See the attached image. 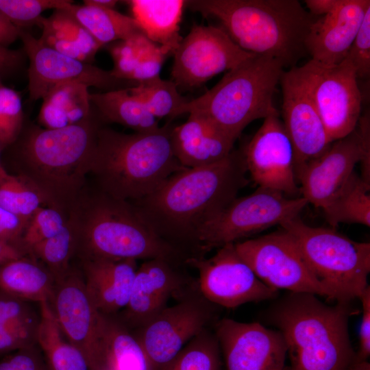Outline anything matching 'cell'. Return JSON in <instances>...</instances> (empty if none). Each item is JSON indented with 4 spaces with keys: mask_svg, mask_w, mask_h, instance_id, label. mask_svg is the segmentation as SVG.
<instances>
[{
    "mask_svg": "<svg viewBox=\"0 0 370 370\" xmlns=\"http://www.w3.org/2000/svg\"><path fill=\"white\" fill-rule=\"evenodd\" d=\"M154 44L143 33L112 43L108 50L114 63L112 74L117 78L131 81L130 77L140 59Z\"/></svg>",
    "mask_w": 370,
    "mask_h": 370,
    "instance_id": "cell-38",
    "label": "cell"
},
{
    "mask_svg": "<svg viewBox=\"0 0 370 370\" xmlns=\"http://www.w3.org/2000/svg\"><path fill=\"white\" fill-rule=\"evenodd\" d=\"M86 3L92 4L101 8L114 9L118 1L115 0H86L84 1Z\"/></svg>",
    "mask_w": 370,
    "mask_h": 370,
    "instance_id": "cell-54",
    "label": "cell"
},
{
    "mask_svg": "<svg viewBox=\"0 0 370 370\" xmlns=\"http://www.w3.org/2000/svg\"><path fill=\"white\" fill-rule=\"evenodd\" d=\"M221 350L212 328L198 334L160 370H221Z\"/></svg>",
    "mask_w": 370,
    "mask_h": 370,
    "instance_id": "cell-34",
    "label": "cell"
},
{
    "mask_svg": "<svg viewBox=\"0 0 370 370\" xmlns=\"http://www.w3.org/2000/svg\"><path fill=\"white\" fill-rule=\"evenodd\" d=\"M301 67L330 140L349 134L361 116L362 99L353 66L345 59L335 65L310 60Z\"/></svg>",
    "mask_w": 370,
    "mask_h": 370,
    "instance_id": "cell-13",
    "label": "cell"
},
{
    "mask_svg": "<svg viewBox=\"0 0 370 370\" xmlns=\"http://www.w3.org/2000/svg\"><path fill=\"white\" fill-rule=\"evenodd\" d=\"M80 264L85 286L99 311L114 314L123 310L138 267L137 260H92Z\"/></svg>",
    "mask_w": 370,
    "mask_h": 370,
    "instance_id": "cell-23",
    "label": "cell"
},
{
    "mask_svg": "<svg viewBox=\"0 0 370 370\" xmlns=\"http://www.w3.org/2000/svg\"><path fill=\"white\" fill-rule=\"evenodd\" d=\"M42 32L39 40L48 47L72 58L90 63L103 47L67 10H56L39 24Z\"/></svg>",
    "mask_w": 370,
    "mask_h": 370,
    "instance_id": "cell-27",
    "label": "cell"
},
{
    "mask_svg": "<svg viewBox=\"0 0 370 370\" xmlns=\"http://www.w3.org/2000/svg\"><path fill=\"white\" fill-rule=\"evenodd\" d=\"M369 114L361 116L356 129L333 141L319 157L306 164L296 175L301 195L308 204L323 208L361 165V177L370 183Z\"/></svg>",
    "mask_w": 370,
    "mask_h": 370,
    "instance_id": "cell-12",
    "label": "cell"
},
{
    "mask_svg": "<svg viewBox=\"0 0 370 370\" xmlns=\"http://www.w3.org/2000/svg\"><path fill=\"white\" fill-rule=\"evenodd\" d=\"M40 305L37 345L49 370H90L82 352L64 335L47 301Z\"/></svg>",
    "mask_w": 370,
    "mask_h": 370,
    "instance_id": "cell-30",
    "label": "cell"
},
{
    "mask_svg": "<svg viewBox=\"0 0 370 370\" xmlns=\"http://www.w3.org/2000/svg\"><path fill=\"white\" fill-rule=\"evenodd\" d=\"M171 140L175 157L186 168L223 160L234 149L235 143L210 121L192 113L186 121L173 126Z\"/></svg>",
    "mask_w": 370,
    "mask_h": 370,
    "instance_id": "cell-24",
    "label": "cell"
},
{
    "mask_svg": "<svg viewBox=\"0 0 370 370\" xmlns=\"http://www.w3.org/2000/svg\"><path fill=\"white\" fill-rule=\"evenodd\" d=\"M242 150L247 172L258 187L288 197L301 194L296 182L293 145L280 114L264 119Z\"/></svg>",
    "mask_w": 370,
    "mask_h": 370,
    "instance_id": "cell-21",
    "label": "cell"
},
{
    "mask_svg": "<svg viewBox=\"0 0 370 370\" xmlns=\"http://www.w3.org/2000/svg\"><path fill=\"white\" fill-rule=\"evenodd\" d=\"M171 81L180 88L202 86L254 55L236 45L220 27L194 25L173 52Z\"/></svg>",
    "mask_w": 370,
    "mask_h": 370,
    "instance_id": "cell-15",
    "label": "cell"
},
{
    "mask_svg": "<svg viewBox=\"0 0 370 370\" xmlns=\"http://www.w3.org/2000/svg\"><path fill=\"white\" fill-rule=\"evenodd\" d=\"M75 236L67 222L58 234L32 246L28 256L40 260L56 282L71 269V261L75 256Z\"/></svg>",
    "mask_w": 370,
    "mask_h": 370,
    "instance_id": "cell-36",
    "label": "cell"
},
{
    "mask_svg": "<svg viewBox=\"0 0 370 370\" xmlns=\"http://www.w3.org/2000/svg\"><path fill=\"white\" fill-rule=\"evenodd\" d=\"M186 265L198 273L202 295L214 304L235 308L249 302L272 299L278 291L264 284L238 254L234 243L218 248L210 258H189Z\"/></svg>",
    "mask_w": 370,
    "mask_h": 370,
    "instance_id": "cell-14",
    "label": "cell"
},
{
    "mask_svg": "<svg viewBox=\"0 0 370 370\" xmlns=\"http://www.w3.org/2000/svg\"><path fill=\"white\" fill-rule=\"evenodd\" d=\"M25 256L26 254L18 248L0 241V266Z\"/></svg>",
    "mask_w": 370,
    "mask_h": 370,
    "instance_id": "cell-50",
    "label": "cell"
},
{
    "mask_svg": "<svg viewBox=\"0 0 370 370\" xmlns=\"http://www.w3.org/2000/svg\"><path fill=\"white\" fill-rule=\"evenodd\" d=\"M35 314L29 301L0 290V329Z\"/></svg>",
    "mask_w": 370,
    "mask_h": 370,
    "instance_id": "cell-45",
    "label": "cell"
},
{
    "mask_svg": "<svg viewBox=\"0 0 370 370\" xmlns=\"http://www.w3.org/2000/svg\"><path fill=\"white\" fill-rule=\"evenodd\" d=\"M369 0H343L332 12L317 18L306 40L312 60L325 65L341 63L360 29Z\"/></svg>",
    "mask_w": 370,
    "mask_h": 370,
    "instance_id": "cell-22",
    "label": "cell"
},
{
    "mask_svg": "<svg viewBox=\"0 0 370 370\" xmlns=\"http://www.w3.org/2000/svg\"><path fill=\"white\" fill-rule=\"evenodd\" d=\"M185 264L165 258L145 260L138 267L129 301L118 315L132 330L138 329L167 306L182 298L197 284Z\"/></svg>",
    "mask_w": 370,
    "mask_h": 370,
    "instance_id": "cell-18",
    "label": "cell"
},
{
    "mask_svg": "<svg viewBox=\"0 0 370 370\" xmlns=\"http://www.w3.org/2000/svg\"><path fill=\"white\" fill-rule=\"evenodd\" d=\"M234 245L258 278L270 288L312 293L335 301L334 295L314 276L294 238L285 230Z\"/></svg>",
    "mask_w": 370,
    "mask_h": 370,
    "instance_id": "cell-11",
    "label": "cell"
},
{
    "mask_svg": "<svg viewBox=\"0 0 370 370\" xmlns=\"http://www.w3.org/2000/svg\"><path fill=\"white\" fill-rule=\"evenodd\" d=\"M0 29L12 34L19 36V28L16 27L9 19L8 18L0 11Z\"/></svg>",
    "mask_w": 370,
    "mask_h": 370,
    "instance_id": "cell-52",
    "label": "cell"
},
{
    "mask_svg": "<svg viewBox=\"0 0 370 370\" xmlns=\"http://www.w3.org/2000/svg\"><path fill=\"white\" fill-rule=\"evenodd\" d=\"M18 37L29 60L28 88L31 101L42 99L53 87L65 82L82 83L107 91L138 84L116 77L111 71L62 54L22 28H19Z\"/></svg>",
    "mask_w": 370,
    "mask_h": 370,
    "instance_id": "cell-16",
    "label": "cell"
},
{
    "mask_svg": "<svg viewBox=\"0 0 370 370\" xmlns=\"http://www.w3.org/2000/svg\"><path fill=\"white\" fill-rule=\"evenodd\" d=\"M362 305V320L359 331V349L355 362L367 360L370 355V286L365 288L358 298Z\"/></svg>",
    "mask_w": 370,
    "mask_h": 370,
    "instance_id": "cell-48",
    "label": "cell"
},
{
    "mask_svg": "<svg viewBox=\"0 0 370 370\" xmlns=\"http://www.w3.org/2000/svg\"><path fill=\"white\" fill-rule=\"evenodd\" d=\"M67 222L79 262L165 258L186 264L188 257L162 239L130 202L88 183L72 204Z\"/></svg>",
    "mask_w": 370,
    "mask_h": 370,
    "instance_id": "cell-2",
    "label": "cell"
},
{
    "mask_svg": "<svg viewBox=\"0 0 370 370\" xmlns=\"http://www.w3.org/2000/svg\"><path fill=\"white\" fill-rule=\"evenodd\" d=\"M212 330L226 370H283L287 347L279 330L228 318L219 319Z\"/></svg>",
    "mask_w": 370,
    "mask_h": 370,
    "instance_id": "cell-20",
    "label": "cell"
},
{
    "mask_svg": "<svg viewBox=\"0 0 370 370\" xmlns=\"http://www.w3.org/2000/svg\"><path fill=\"white\" fill-rule=\"evenodd\" d=\"M349 370H370V364L367 360L354 362Z\"/></svg>",
    "mask_w": 370,
    "mask_h": 370,
    "instance_id": "cell-55",
    "label": "cell"
},
{
    "mask_svg": "<svg viewBox=\"0 0 370 370\" xmlns=\"http://www.w3.org/2000/svg\"><path fill=\"white\" fill-rule=\"evenodd\" d=\"M352 302L328 305L317 295L289 292L267 312L283 335L291 370H349L355 361L348 320Z\"/></svg>",
    "mask_w": 370,
    "mask_h": 370,
    "instance_id": "cell-4",
    "label": "cell"
},
{
    "mask_svg": "<svg viewBox=\"0 0 370 370\" xmlns=\"http://www.w3.org/2000/svg\"><path fill=\"white\" fill-rule=\"evenodd\" d=\"M67 10L102 46L143 33L133 17L114 9L84 3H73Z\"/></svg>",
    "mask_w": 370,
    "mask_h": 370,
    "instance_id": "cell-32",
    "label": "cell"
},
{
    "mask_svg": "<svg viewBox=\"0 0 370 370\" xmlns=\"http://www.w3.org/2000/svg\"><path fill=\"white\" fill-rule=\"evenodd\" d=\"M28 222L0 206V241L23 251L21 240Z\"/></svg>",
    "mask_w": 370,
    "mask_h": 370,
    "instance_id": "cell-47",
    "label": "cell"
},
{
    "mask_svg": "<svg viewBox=\"0 0 370 370\" xmlns=\"http://www.w3.org/2000/svg\"><path fill=\"white\" fill-rule=\"evenodd\" d=\"M138 27L151 42L160 46L166 55L173 53L182 37L180 23L186 1H127Z\"/></svg>",
    "mask_w": 370,
    "mask_h": 370,
    "instance_id": "cell-25",
    "label": "cell"
},
{
    "mask_svg": "<svg viewBox=\"0 0 370 370\" xmlns=\"http://www.w3.org/2000/svg\"><path fill=\"white\" fill-rule=\"evenodd\" d=\"M89 98L106 122L122 125L135 132H147L160 127L158 119L148 112L130 88L90 94Z\"/></svg>",
    "mask_w": 370,
    "mask_h": 370,
    "instance_id": "cell-31",
    "label": "cell"
},
{
    "mask_svg": "<svg viewBox=\"0 0 370 370\" xmlns=\"http://www.w3.org/2000/svg\"><path fill=\"white\" fill-rule=\"evenodd\" d=\"M19 58L16 51L0 45V71L15 66L18 62Z\"/></svg>",
    "mask_w": 370,
    "mask_h": 370,
    "instance_id": "cell-51",
    "label": "cell"
},
{
    "mask_svg": "<svg viewBox=\"0 0 370 370\" xmlns=\"http://www.w3.org/2000/svg\"><path fill=\"white\" fill-rule=\"evenodd\" d=\"M247 172L243 150L233 149L219 162L175 173L153 193L130 203L164 241L188 258L204 257L201 230L247 185Z\"/></svg>",
    "mask_w": 370,
    "mask_h": 370,
    "instance_id": "cell-1",
    "label": "cell"
},
{
    "mask_svg": "<svg viewBox=\"0 0 370 370\" xmlns=\"http://www.w3.org/2000/svg\"><path fill=\"white\" fill-rule=\"evenodd\" d=\"M18 36L13 35L0 29V45L7 47L8 45L14 42Z\"/></svg>",
    "mask_w": 370,
    "mask_h": 370,
    "instance_id": "cell-53",
    "label": "cell"
},
{
    "mask_svg": "<svg viewBox=\"0 0 370 370\" xmlns=\"http://www.w3.org/2000/svg\"><path fill=\"white\" fill-rule=\"evenodd\" d=\"M221 308L202 295L197 283L175 304L132 330L143 348L148 370H160L193 338L212 328L220 319Z\"/></svg>",
    "mask_w": 370,
    "mask_h": 370,
    "instance_id": "cell-10",
    "label": "cell"
},
{
    "mask_svg": "<svg viewBox=\"0 0 370 370\" xmlns=\"http://www.w3.org/2000/svg\"><path fill=\"white\" fill-rule=\"evenodd\" d=\"M0 370H49L38 345L5 355Z\"/></svg>",
    "mask_w": 370,
    "mask_h": 370,
    "instance_id": "cell-44",
    "label": "cell"
},
{
    "mask_svg": "<svg viewBox=\"0 0 370 370\" xmlns=\"http://www.w3.org/2000/svg\"><path fill=\"white\" fill-rule=\"evenodd\" d=\"M280 226L294 238L308 267L336 302L360 297L369 286V243L355 241L334 229L310 226L299 216Z\"/></svg>",
    "mask_w": 370,
    "mask_h": 370,
    "instance_id": "cell-8",
    "label": "cell"
},
{
    "mask_svg": "<svg viewBox=\"0 0 370 370\" xmlns=\"http://www.w3.org/2000/svg\"><path fill=\"white\" fill-rule=\"evenodd\" d=\"M1 82H0V86H1Z\"/></svg>",
    "mask_w": 370,
    "mask_h": 370,
    "instance_id": "cell-57",
    "label": "cell"
},
{
    "mask_svg": "<svg viewBox=\"0 0 370 370\" xmlns=\"http://www.w3.org/2000/svg\"><path fill=\"white\" fill-rule=\"evenodd\" d=\"M1 148H0V152H1ZM0 167H3L2 163H1V155H0Z\"/></svg>",
    "mask_w": 370,
    "mask_h": 370,
    "instance_id": "cell-56",
    "label": "cell"
},
{
    "mask_svg": "<svg viewBox=\"0 0 370 370\" xmlns=\"http://www.w3.org/2000/svg\"><path fill=\"white\" fill-rule=\"evenodd\" d=\"M0 206L29 221L46 204L38 191L24 178L8 174L0 182Z\"/></svg>",
    "mask_w": 370,
    "mask_h": 370,
    "instance_id": "cell-37",
    "label": "cell"
},
{
    "mask_svg": "<svg viewBox=\"0 0 370 370\" xmlns=\"http://www.w3.org/2000/svg\"><path fill=\"white\" fill-rule=\"evenodd\" d=\"M36 259L26 256L0 266V290L27 301L49 302L55 279Z\"/></svg>",
    "mask_w": 370,
    "mask_h": 370,
    "instance_id": "cell-28",
    "label": "cell"
},
{
    "mask_svg": "<svg viewBox=\"0 0 370 370\" xmlns=\"http://www.w3.org/2000/svg\"><path fill=\"white\" fill-rule=\"evenodd\" d=\"M186 6L213 18L240 48L297 66L308 55L306 40L317 18L297 0H192Z\"/></svg>",
    "mask_w": 370,
    "mask_h": 370,
    "instance_id": "cell-3",
    "label": "cell"
},
{
    "mask_svg": "<svg viewBox=\"0 0 370 370\" xmlns=\"http://www.w3.org/2000/svg\"><path fill=\"white\" fill-rule=\"evenodd\" d=\"M130 90L157 119L178 116L179 110L188 101L180 94L171 80L162 79L160 76L138 83Z\"/></svg>",
    "mask_w": 370,
    "mask_h": 370,
    "instance_id": "cell-35",
    "label": "cell"
},
{
    "mask_svg": "<svg viewBox=\"0 0 370 370\" xmlns=\"http://www.w3.org/2000/svg\"><path fill=\"white\" fill-rule=\"evenodd\" d=\"M39 319L35 314L0 329V356L37 345Z\"/></svg>",
    "mask_w": 370,
    "mask_h": 370,
    "instance_id": "cell-42",
    "label": "cell"
},
{
    "mask_svg": "<svg viewBox=\"0 0 370 370\" xmlns=\"http://www.w3.org/2000/svg\"><path fill=\"white\" fill-rule=\"evenodd\" d=\"M284 71L279 60L254 54L228 71L204 94L188 100L178 116L198 115L236 141L252 121L280 114L273 98Z\"/></svg>",
    "mask_w": 370,
    "mask_h": 370,
    "instance_id": "cell-7",
    "label": "cell"
},
{
    "mask_svg": "<svg viewBox=\"0 0 370 370\" xmlns=\"http://www.w3.org/2000/svg\"><path fill=\"white\" fill-rule=\"evenodd\" d=\"M66 223L67 217L61 211L47 206L40 208L24 231L21 240L23 251L28 255L32 246L58 234Z\"/></svg>",
    "mask_w": 370,
    "mask_h": 370,
    "instance_id": "cell-39",
    "label": "cell"
},
{
    "mask_svg": "<svg viewBox=\"0 0 370 370\" xmlns=\"http://www.w3.org/2000/svg\"><path fill=\"white\" fill-rule=\"evenodd\" d=\"M343 0H305L304 3L312 16L319 18L336 9Z\"/></svg>",
    "mask_w": 370,
    "mask_h": 370,
    "instance_id": "cell-49",
    "label": "cell"
},
{
    "mask_svg": "<svg viewBox=\"0 0 370 370\" xmlns=\"http://www.w3.org/2000/svg\"><path fill=\"white\" fill-rule=\"evenodd\" d=\"M99 127L90 119L57 129H36L23 140L19 174L34 187L46 206L66 217L87 184Z\"/></svg>",
    "mask_w": 370,
    "mask_h": 370,
    "instance_id": "cell-6",
    "label": "cell"
},
{
    "mask_svg": "<svg viewBox=\"0 0 370 370\" xmlns=\"http://www.w3.org/2000/svg\"><path fill=\"white\" fill-rule=\"evenodd\" d=\"M49 304L65 337L82 352L90 370H98L101 312L86 290L80 269L72 266L55 282Z\"/></svg>",
    "mask_w": 370,
    "mask_h": 370,
    "instance_id": "cell-17",
    "label": "cell"
},
{
    "mask_svg": "<svg viewBox=\"0 0 370 370\" xmlns=\"http://www.w3.org/2000/svg\"><path fill=\"white\" fill-rule=\"evenodd\" d=\"M88 86L78 82L59 84L43 97L38 115L46 129H57L79 124L89 119Z\"/></svg>",
    "mask_w": 370,
    "mask_h": 370,
    "instance_id": "cell-29",
    "label": "cell"
},
{
    "mask_svg": "<svg viewBox=\"0 0 370 370\" xmlns=\"http://www.w3.org/2000/svg\"><path fill=\"white\" fill-rule=\"evenodd\" d=\"M68 0H0V11L18 28L39 24L46 10H67L73 4Z\"/></svg>",
    "mask_w": 370,
    "mask_h": 370,
    "instance_id": "cell-40",
    "label": "cell"
},
{
    "mask_svg": "<svg viewBox=\"0 0 370 370\" xmlns=\"http://www.w3.org/2000/svg\"><path fill=\"white\" fill-rule=\"evenodd\" d=\"M167 56L160 46L154 44L139 60L130 77V80L138 84L159 77Z\"/></svg>",
    "mask_w": 370,
    "mask_h": 370,
    "instance_id": "cell-46",
    "label": "cell"
},
{
    "mask_svg": "<svg viewBox=\"0 0 370 370\" xmlns=\"http://www.w3.org/2000/svg\"><path fill=\"white\" fill-rule=\"evenodd\" d=\"M322 210L333 228L340 223L369 227L370 183L354 171Z\"/></svg>",
    "mask_w": 370,
    "mask_h": 370,
    "instance_id": "cell-33",
    "label": "cell"
},
{
    "mask_svg": "<svg viewBox=\"0 0 370 370\" xmlns=\"http://www.w3.org/2000/svg\"><path fill=\"white\" fill-rule=\"evenodd\" d=\"M303 197H290L275 190L258 187L253 193L234 199L209 221L199 234L203 255L214 248L243 238L299 216L307 206Z\"/></svg>",
    "mask_w": 370,
    "mask_h": 370,
    "instance_id": "cell-9",
    "label": "cell"
},
{
    "mask_svg": "<svg viewBox=\"0 0 370 370\" xmlns=\"http://www.w3.org/2000/svg\"><path fill=\"white\" fill-rule=\"evenodd\" d=\"M98 370H148L142 347L118 314L101 313Z\"/></svg>",
    "mask_w": 370,
    "mask_h": 370,
    "instance_id": "cell-26",
    "label": "cell"
},
{
    "mask_svg": "<svg viewBox=\"0 0 370 370\" xmlns=\"http://www.w3.org/2000/svg\"><path fill=\"white\" fill-rule=\"evenodd\" d=\"M172 127L166 124L134 134L99 127L89 173L96 187L114 198L132 202L153 193L185 169L173 150Z\"/></svg>",
    "mask_w": 370,
    "mask_h": 370,
    "instance_id": "cell-5",
    "label": "cell"
},
{
    "mask_svg": "<svg viewBox=\"0 0 370 370\" xmlns=\"http://www.w3.org/2000/svg\"><path fill=\"white\" fill-rule=\"evenodd\" d=\"M354 68L356 77L368 79L370 75V8L345 58Z\"/></svg>",
    "mask_w": 370,
    "mask_h": 370,
    "instance_id": "cell-43",
    "label": "cell"
},
{
    "mask_svg": "<svg viewBox=\"0 0 370 370\" xmlns=\"http://www.w3.org/2000/svg\"><path fill=\"white\" fill-rule=\"evenodd\" d=\"M23 125V110L20 95L14 90L0 86V148L13 143Z\"/></svg>",
    "mask_w": 370,
    "mask_h": 370,
    "instance_id": "cell-41",
    "label": "cell"
},
{
    "mask_svg": "<svg viewBox=\"0 0 370 370\" xmlns=\"http://www.w3.org/2000/svg\"><path fill=\"white\" fill-rule=\"evenodd\" d=\"M280 83L282 90V123L293 145L296 177L306 164L322 155L332 142L311 97L301 66L284 71Z\"/></svg>",
    "mask_w": 370,
    "mask_h": 370,
    "instance_id": "cell-19",
    "label": "cell"
}]
</instances>
